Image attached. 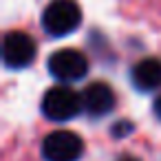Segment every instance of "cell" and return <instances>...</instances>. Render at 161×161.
<instances>
[{"mask_svg":"<svg viewBox=\"0 0 161 161\" xmlns=\"http://www.w3.org/2000/svg\"><path fill=\"white\" fill-rule=\"evenodd\" d=\"M82 22V11L73 0H53L42 14V27L53 38L73 33Z\"/></svg>","mask_w":161,"mask_h":161,"instance_id":"cell-1","label":"cell"},{"mask_svg":"<svg viewBox=\"0 0 161 161\" xmlns=\"http://www.w3.org/2000/svg\"><path fill=\"white\" fill-rule=\"evenodd\" d=\"M84 108L82 97L69 86H53L42 97V113L51 121H69Z\"/></svg>","mask_w":161,"mask_h":161,"instance_id":"cell-2","label":"cell"},{"mask_svg":"<svg viewBox=\"0 0 161 161\" xmlns=\"http://www.w3.org/2000/svg\"><path fill=\"white\" fill-rule=\"evenodd\" d=\"M84 152L80 135L71 130H55L42 141V157L47 161H77Z\"/></svg>","mask_w":161,"mask_h":161,"instance_id":"cell-3","label":"cell"},{"mask_svg":"<svg viewBox=\"0 0 161 161\" xmlns=\"http://www.w3.org/2000/svg\"><path fill=\"white\" fill-rule=\"evenodd\" d=\"M49 73L60 82H75L88 73V60L77 49H60L49 58Z\"/></svg>","mask_w":161,"mask_h":161,"instance_id":"cell-4","label":"cell"},{"mask_svg":"<svg viewBox=\"0 0 161 161\" xmlns=\"http://www.w3.org/2000/svg\"><path fill=\"white\" fill-rule=\"evenodd\" d=\"M36 58V42L22 33V31H11L3 40V62L7 69H25L33 62Z\"/></svg>","mask_w":161,"mask_h":161,"instance_id":"cell-5","label":"cell"},{"mask_svg":"<svg viewBox=\"0 0 161 161\" xmlns=\"http://www.w3.org/2000/svg\"><path fill=\"white\" fill-rule=\"evenodd\" d=\"M82 102H84V110L91 117H104L115 108V93L108 84L95 82V84L86 86Z\"/></svg>","mask_w":161,"mask_h":161,"instance_id":"cell-6","label":"cell"},{"mask_svg":"<svg viewBox=\"0 0 161 161\" xmlns=\"http://www.w3.org/2000/svg\"><path fill=\"white\" fill-rule=\"evenodd\" d=\"M130 77L139 91H154L161 86V62L154 58H146L135 64Z\"/></svg>","mask_w":161,"mask_h":161,"instance_id":"cell-7","label":"cell"},{"mask_svg":"<svg viewBox=\"0 0 161 161\" xmlns=\"http://www.w3.org/2000/svg\"><path fill=\"white\" fill-rule=\"evenodd\" d=\"M154 115H157V117L161 119V95H159V97L154 99Z\"/></svg>","mask_w":161,"mask_h":161,"instance_id":"cell-8","label":"cell"},{"mask_svg":"<svg viewBox=\"0 0 161 161\" xmlns=\"http://www.w3.org/2000/svg\"><path fill=\"white\" fill-rule=\"evenodd\" d=\"M119 161H137V159H132V157H121Z\"/></svg>","mask_w":161,"mask_h":161,"instance_id":"cell-9","label":"cell"}]
</instances>
